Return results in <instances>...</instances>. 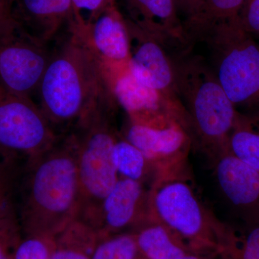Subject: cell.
Listing matches in <instances>:
<instances>
[{"mask_svg": "<svg viewBox=\"0 0 259 259\" xmlns=\"http://www.w3.org/2000/svg\"><path fill=\"white\" fill-rule=\"evenodd\" d=\"M52 48L39 86L42 114L58 135L66 134L90 110L114 97L112 70L89 40L87 23L76 18Z\"/></svg>", "mask_w": 259, "mask_h": 259, "instance_id": "6da1fadb", "label": "cell"}, {"mask_svg": "<svg viewBox=\"0 0 259 259\" xmlns=\"http://www.w3.org/2000/svg\"><path fill=\"white\" fill-rule=\"evenodd\" d=\"M18 218L23 235L56 238L79 217L76 145L71 132L23 165Z\"/></svg>", "mask_w": 259, "mask_h": 259, "instance_id": "7a4b0ae2", "label": "cell"}, {"mask_svg": "<svg viewBox=\"0 0 259 259\" xmlns=\"http://www.w3.org/2000/svg\"><path fill=\"white\" fill-rule=\"evenodd\" d=\"M172 63L177 95L188 116L192 141L213 158L227 148L238 110L203 58L182 53Z\"/></svg>", "mask_w": 259, "mask_h": 259, "instance_id": "3957f363", "label": "cell"}, {"mask_svg": "<svg viewBox=\"0 0 259 259\" xmlns=\"http://www.w3.org/2000/svg\"><path fill=\"white\" fill-rule=\"evenodd\" d=\"M148 220L161 223L194 251L221 253L231 231L199 199L185 164L155 177L148 190Z\"/></svg>", "mask_w": 259, "mask_h": 259, "instance_id": "277c9868", "label": "cell"}, {"mask_svg": "<svg viewBox=\"0 0 259 259\" xmlns=\"http://www.w3.org/2000/svg\"><path fill=\"white\" fill-rule=\"evenodd\" d=\"M117 106L114 97L103 100L69 131L76 145L80 195L78 219L91 227L102 201L120 177L112 158V149L121 136L114 120Z\"/></svg>", "mask_w": 259, "mask_h": 259, "instance_id": "5b68a950", "label": "cell"}, {"mask_svg": "<svg viewBox=\"0 0 259 259\" xmlns=\"http://www.w3.org/2000/svg\"><path fill=\"white\" fill-rule=\"evenodd\" d=\"M200 41L208 45L212 69L235 107L259 109V42L239 19L216 25Z\"/></svg>", "mask_w": 259, "mask_h": 259, "instance_id": "8992f818", "label": "cell"}, {"mask_svg": "<svg viewBox=\"0 0 259 259\" xmlns=\"http://www.w3.org/2000/svg\"><path fill=\"white\" fill-rule=\"evenodd\" d=\"M59 135L33 100L0 83V162L15 168L51 147Z\"/></svg>", "mask_w": 259, "mask_h": 259, "instance_id": "52a82bcc", "label": "cell"}, {"mask_svg": "<svg viewBox=\"0 0 259 259\" xmlns=\"http://www.w3.org/2000/svg\"><path fill=\"white\" fill-rule=\"evenodd\" d=\"M10 18L0 28V83L11 93L32 100L50 61L52 48Z\"/></svg>", "mask_w": 259, "mask_h": 259, "instance_id": "ba28073f", "label": "cell"}, {"mask_svg": "<svg viewBox=\"0 0 259 259\" xmlns=\"http://www.w3.org/2000/svg\"><path fill=\"white\" fill-rule=\"evenodd\" d=\"M125 21L131 44V74L144 86L184 108L177 95L173 63L167 54L166 47L127 18Z\"/></svg>", "mask_w": 259, "mask_h": 259, "instance_id": "9c48e42d", "label": "cell"}, {"mask_svg": "<svg viewBox=\"0 0 259 259\" xmlns=\"http://www.w3.org/2000/svg\"><path fill=\"white\" fill-rule=\"evenodd\" d=\"M121 136L144 154L156 177L185 164L192 136L180 123L154 127L128 120Z\"/></svg>", "mask_w": 259, "mask_h": 259, "instance_id": "30bf717a", "label": "cell"}, {"mask_svg": "<svg viewBox=\"0 0 259 259\" xmlns=\"http://www.w3.org/2000/svg\"><path fill=\"white\" fill-rule=\"evenodd\" d=\"M148 194L142 182L119 177L102 201L92 228L100 238L134 231L148 221Z\"/></svg>", "mask_w": 259, "mask_h": 259, "instance_id": "8fae6325", "label": "cell"}, {"mask_svg": "<svg viewBox=\"0 0 259 259\" xmlns=\"http://www.w3.org/2000/svg\"><path fill=\"white\" fill-rule=\"evenodd\" d=\"M212 158L214 175L223 196L245 222L259 221V171L228 148Z\"/></svg>", "mask_w": 259, "mask_h": 259, "instance_id": "7c38bea8", "label": "cell"}, {"mask_svg": "<svg viewBox=\"0 0 259 259\" xmlns=\"http://www.w3.org/2000/svg\"><path fill=\"white\" fill-rule=\"evenodd\" d=\"M87 34L94 50L112 71L127 68L131 56L128 29L116 4L108 5L87 23Z\"/></svg>", "mask_w": 259, "mask_h": 259, "instance_id": "4fadbf2b", "label": "cell"}, {"mask_svg": "<svg viewBox=\"0 0 259 259\" xmlns=\"http://www.w3.org/2000/svg\"><path fill=\"white\" fill-rule=\"evenodd\" d=\"M125 17L167 48L173 45L190 49L183 23L173 0H124Z\"/></svg>", "mask_w": 259, "mask_h": 259, "instance_id": "5bb4252c", "label": "cell"}, {"mask_svg": "<svg viewBox=\"0 0 259 259\" xmlns=\"http://www.w3.org/2000/svg\"><path fill=\"white\" fill-rule=\"evenodd\" d=\"M76 13L72 0H14L12 18L32 36L50 44Z\"/></svg>", "mask_w": 259, "mask_h": 259, "instance_id": "9a60e30c", "label": "cell"}, {"mask_svg": "<svg viewBox=\"0 0 259 259\" xmlns=\"http://www.w3.org/2000/svg\"><path fill=\"white\" fill-rule=\"evenodd\" d=\"M132 232L140 255L145 259H176L193 251L158 221L148 220Z\"/></svg>", "mask_w": 259, "mask_h": 259, "instance_id": "2e32d148", "label": "cell"}, {"mask_svg": "<svg viewBox=\"0 0 259 259\" xmlns=\"http://www.w3.org/2000/svg\"><path fill=\"white\" fill-rule=\"evenodd\" d=\"M227 148L259 171V109L237 112Z\"/></svg>", "mask_w": 259, "mask_h": 259, "instance_id": "e0dca14e", "label": "cell"}, {"mask_svg": "<svg viewBox=\"0 0 259 259\" xmlns=\"http://www.w3.org/2000/svg\"><path fill=\"white\" fill-rule=\"evenodd\" d=\"M99 240L93 228L76 219L56 237L51 259H91Z\"/></svg>", "mask_w": 259, "mask_h": 259, "instance_id": "ac0fdd59", "label": "cell"}, {"mask_svg": "<svg viewBox=\"0 0 259 259\" xmlns=\"http://www.w3.org/2000/svg\"><path fill=\"white\" fill-rule=\"evenodd\" d=\"M245 0H204L197 18L185 27L188 45L200 41L202 37L216 25L239 19Z\"/></svg>", "mask_w": 259, "mask_h": 259, "instance_id": "d6986e66", "label": "cell"}, {"mask_svg": "<svg viewBox=\"0 0 259 259\" xmlns=\"http://www.w3.org/2000/svg\"><path fill=\"white\" fill-rule=\"evenodd\" d=\"M112 158L120 177L144 183L150 171H153L156 175L144 154L122 136L116 141L112 149Z\"/></svg>", "mask_w": 259, "mask_h": 259, "instance_id": "ffe728a7", "label": "cell"}, {"mask_svg": "<svg viewBox=\"0 0 259 259\" xmlns=\"http://www.w3.org/2000/svg\"><path fill=\"white\" fill-rule=\"evenodd\" d=\"M139 248L133 232L100 238L91 259H137Z\"/></svg>", "mask_w": 259, "mask_h": 259, "instance_id": "44dd1931", "label": "cell"}, {"mask_svg": "<svg viewBox=\"0 0 259 259\" xmlns=\"http://www.w3.org/2000/svg\"><path fill=\"white\" fill-rule=\"evenodd\" d=\"M241 236L235 232L233 239L223 250L224 259H259V221L245 222Z\"/></svg>", "mask_w": 259, "mask_h": 259, "instance_id": "7402d4cb", "label": "cell"}, {"mask_svg": "<svg viewBox=\"0 0 259 259\" xmlns=\"http://www.w3.org/2000/svg\"><path fill=\"white\" fill-rule=\"evenodd\" d=\"M23 237L14 204L0 212V259H13Z\"/></svg>", "mask_w": 259, "mask_h": 259, "instance_id": "603a6c76", "label": "cell"}, {"mask_svg": "<svg viewBox=\"0 0 259 259\" xmlns=\"http://www.w3.org/2000/svg\"><path fill=\"white\" fill-rule=\"evenodd\" d=\"M55 238L23 235L13 259H51Z\"/></svg>", "mask_w": 259, "mask_h": 259, "instance_id": "cb8c5ba5", "label": "cell"}, {"mask_svg": "<svg viewBox=\"0 0 259 259\" xmlns=\"http://www.w3.org/2000/svg\"><path fill=\"white\" fill-rule=\"evenodd\" d=\"M15 168L0 162V212L13 205Z\"/></svg>", "mask_w": 259, "mask_h": 259, "instance_id": "d4e9b609", "label": "cell"}, {"mask_svg": "<svg viewBox=\"0 0 259 259\" xmlns=\"http://www.w3.org/2000/svg\"><path fill=\"white\" fill-rule=\"evenodd\" d=\"M239 22L245 32L259 38V0H245Z\"/></svg>", "mask_w": 259, "mask_h": 259, "instance_id": "484cf974", "label": "cell"}, {"mask_svg": "<svg viewBox=\"0 0 259 259\" xmlns=\"http://www.w3.org/2000/svg\"><path fill=\"white\" fill-rule=\"evenodd\" d=\"M72 3L78 17L83 18V13H88L87 23L93 21L108 5L115 4L110 0H72Z\"/></svg>", "mask_w": 259, "mask_h": 259, "instance_id": "4316f807", "label": "cell"}, {"mask_svg": "<svg viewBox=\"0 0 259 259\" xmlns=\"http://www.w3.org/2000/svg\"><path fill=\"white\" fill-rule=\"evenodd\" d=\"M178 14L185 27L198 17L203 6L204 0H173Z\"/></svg>", "mask_w": 259, "mask_h": 259, "instance_id": "83f0119b", "label": "cell"}, {"mask_svg": "<svg viewBox=\"0 0 259 259\" xmlns=\"http://www.w3.org/2000/svg\"><path fill=\"white\" fill-rule=\"evenodd\" d=\"M176 259H223L221 252L190 251Z\"/></svg>", "mask_w": 259, "mask_h": 259, "instance_id": "f1b7e54d", "label": "cell"}, {"mask_svg": "<svg viewBox=\"0 0 259 259\" xmlns=\"http://www.w3.org/2000/svg\"><path fill=\"white\" fill-rule=\"evenodd\" d=\"M14 0H0V20L12 17Z\"/></svg>", "mask_w": 259, "mask_h": 259, "instance_id": "f546056e", "label": "cell"}, {"mask_svg": "<svg viewBox=\"0 0 259 259\" xmlns=\"http://www.w3.org/2000/svg\"><path fill=\"white\" fill-rule=\"evenodd\" d=\"M10 18H11V17H10ZM9 18H10L3 19V20H0V28H2V26H3V24L5 23V22L6 21V20H8V19Z\"/></svg>", "mask_w": 259, "mask_h": 259, "instance_id": "4dcf8cb0", "label": "cell"}, {"mask_svg": "<svg viewBox=\"0 0 259 259\" xmlns=\"http://www.w3.org/2000/svg\"><path fill=\"white\" fill-rule=\"evenodd\" d=\"M110 3H115V0H110Z\"/></svg>", "mask_w": 259, "mask_h": 259, "instance_id": "1f68e13d", "label": "cell"}, {"mask_svg": "<svg viewBox=\"0 0 259 259\" xmlns=\"http://www.w3.org/2000/svg\"><path fill=\"white\" fill-rule=\"evenodd\" d=\"M137 259H145L144 258H143L142 256H141V255H140V256L139 257V258H138Z\"/></svg>", "mask_w": 259, "mask_h": 259, "instance_id": "d6a6232c", "label": "cell"}]
</instances>
